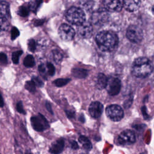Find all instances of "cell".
Returning <instances> with one entry per match:
<instances>
[{"instance_id":"9a60e30c","label":"cell","mask_w":154,"mask_h":154,"mask_svg":"<svg viewBox=\"0 0 154 154\" xmlns=\"http://www.w3.org/2000/svg\"><path fill=\"white\" fill-rule=\"evenodd\" d=\"M123 6L128 11L137 10L141 4V0H123Z\"/></svg>"},{"instance_id":"f1b7e54d","label":"cell","mask_w":154,"mask_h":154,"mask_svg":"<svg viewBox=\"0 0 154 154\" xmlns=\"http://www.w3.org/2000/svg\"><path fill=\"white\" fill-rule=\"evenodd\" d=\"M46 67L48 68V72L50 76H53L55 73V67L51 63H46Z\"/></svg>"},{"instance_id":"6da1fadb","label":"cell","mask_w":154,"mask_h":154,"mask_svg":"<svg viewBox=\"0 0 154 154\" xmlns=\"http://www.w3.org/2000/svg\"><path fill=\"white\" fill-rule=\"evenodd\" d=\"M96 42L99 49L103 51L113 50L118 43L117 35L111 31H103L96 36Z\"/></svg>"},{"instance_id":"3957f363","label":"cell","mask_w":154,"mask_h":154,"mask_svg":"<svg viewBox=\"0 0 154 154\" xmlns=\"http://www.w3.org/2000/svg\"><path fill=\"white\" fill-rule=\"evenodd\" d=\"M66 17L68 22L78 26L85 21V13L78 7H72L69 8L66 13Z\"/></svg>"},{"instance_id":"d6986e66","label":"cell","mask_w":154,"mask_h":154,"mask_svg":"<svg viewBox=\"0 0 154 154\" xmlns=\"http://www.w3.org/2000/svg\"><path fill=\"white\" fill-rule=\"evenodd\" d=\"M79 142L82 145L83 148L89 151L92 149V144L91 143L89 139L84 135H81L78 138Z\"/></svg>"},{"instance_id":"836d02e7","label":"cell","mask_w":154,"mask_h":154,"mask_svg":"<svg viewBox=\"0 0 154 154\" xmlns=\"http://www.w3.org/2000/svg\"><path fill=\"white\" fill-rule=\"evenodd\" d=\"M7 55L2 52L0 53V64H6L7 63Z\"/></svg>"},{"instance_id":"5b68a950","label":"cell","mask_w":154,"mask_h":154,"mask_svg":"<svg viewBox=\"0 0 154 154\" xmlns=\"http://www.w3.org/2000/svg\"><path fill=\"white\" fill-rule=\"evenodd\" d=\"M107 117L114 122H119L122 119L124 116L123 110L117 105H111L106 108Z\"/></svg>"},{"instance_id":"ffe728a7","label":"cell","mask_w":154,"mask_h":154,"mask_svg":"<svg viewBox=\"0 0 154 154\" xmlns=\"http://www.w3.org/2000/svg\"><path fill=\"white\" fill-rule=\"evenodd\" d=\"M0 14L8 17L10 16L9 4L5 1H0Z\"/></svg>"},{"instance_id":"d4e9b609","label":"cell","mask_w":154,"mask_h":154,"mask_svg":"<svg viewBox=\"0 0 154 154\" xmlns=\"http://www.w3.org/2000/svg\"><path fill=\"white\" fill-rule=\"evenodd\" d=\"M35 85L34 84V82L31 80V81H28L26 82L25 85V88L28 90L29 92L31 93H34L35 91Z\"/></svg>"},{"instance_id":"8d00e7d4","label":"cell","mask_w":154,"mask_h":154,"mask_svg":"<svg viewBox=\"0 0 154 154\" xmlns=\"http://www.w3.org/2000/svg\"><path fill=\"white\" fill-rule=\"evenodd\" d=\"M70 147L72 149H74V150H76L79 148V146H78V144L77 143V142L75 140H70Z\"/></svg>"},{"instance_id":"ab89813d","label":"cell","mask_w":154,"mask_h":154,"mask_svg":"<svg viewBox=\"0 0 154 154\" xmlns=\"http://www.w3.org/2000/svg\"><path fill=\"white\" fill-rule=\"evenodd\" d=\"M38 71L40 72V73L41 74H43L45 73V67L44 66V64H42L40 65H39L38 67Z\"/></svg>"},{"instance_id":"d6a6232c","label":"cell","mask_w":154,"mask_h":154,"mask_svg":"<svg viewBox=\"0 0 154 154\" xmlns=\"http://www.w3.org/2000/svg\"><path fill=\"white\" fill-rule=\"evenodd\" d=\"M16 109H17V111L19 113L25 114V110L23 109L22 102L21 101H19V102L17 103V104H16Z\"/></svg>"},{"instance_id":"4316f807","label":"cell","mask_w":154,"mask_h":154,"mask_svg":"<svg viewBox=\"0 0 154 154\" xmlns=\"http://www.w3.org/2000/svg\"><path fill=\"white\" fill-rule=\"evenodd\" d=\"M42 2V0H31L29 4V8L31 10H35L40 3Z\"/></svg>"},{"instance_id":"7bdbcfd3","label":"cell","mask_w":154,"mask_h":154,"mask_svg":"<svg viewBox=\"0 0 154 154\" xmlns=\"http://www.w3.org/2000/svg\"><path fill=\"white\" fill-rule=\"evenodd\" d=\"M25 154H32L31 152H29V151H27L26 152V153Z\"/></svg>"},{"instance_id":"52a82bcc","label":"cell","mask_w":154,"mask_h":154,"mask_svg":"<svg viewBox=\"0 0 154 154\" xmlns=\"http://www.w3.org/2000/svg\"><path fill=\"white\" fill-rule=\"evenodd\" d=\"M108 94L111 96L117 95L121 89V82L117 78L111 77L108 79L106 87Z\"/></svg>"},{"instance_id":"2e32d148","label":"cell","mask_w":154,"mask_h":154,"mask_svg":"<svg viewBox=\"0 0 154 154\" xmlns=\"http://www.w3.org/2000/svg\"><path fill=\"white\" fill-rule=\"evenodd\" d=\"M108 78L103 73H99L97 77L96 87L99 90L105 88L106 86Z\"/></svg>"},{"instance_id":"7402d4cb","label":"cell","mask_w":154,"mask_h":154,"mask_svg":"<svg viewBox=\"0 0 154 154\" xmlns=\"http://www.w3.org/2000/svg\"><path fill=\"white\" fill-rule=\"evenodd\" d=\"M23 64L26 67H32L35 65L34 58L32 55H28L23 60Z\"/></svg>"},{"instance_id":"d590c367","label":"cell","mask_w":154,"mask_h":154,"mask_svg":"<svg viewBox=\"0 0 154 154\" xmlns=\"http://www.w3.org/2000/svg\"><path fill=\"white\" fill-rule=\"evenodd\" d=\"M141 112H142V114H143V117H144V119L147 120V119H148L149 118V116L147 114V109H146V106H142V108H141Z\"/></svg>"},{"instance_id":"7a4b0ae2","label":"cell","mask_w":154,"mask_h":154,"mask_svg":"<svg viewBox=\"0 0 154 154\" xmlns=\"http://www.w3.org/2000/svg\"><path fill=\"white\" fill-rule=\"evenodd\" d=\"M152 63L146 57L137 58L132 64V73L137 78H146L152 73Z\"/></svg>"},{"instance_id":"8fae6325","label":"cell","mask_w":154,"mask_h":154,"mask_svg":"<svg viewBox=\"0 0 154 154\" xmlns=\"http://www.w3.org/2000/svg\"><path fill=\"white\" fill-rule=\"evenodd\" d=\"M78 34L82 38H87L91 37L93 32V28L91 23L85 21L82 24L78 25Z\"/></svg>"},{"instance_id":"cb8c5ba5","label":"cell","mask_w":154,"mask_h":154,"mask_svg":"<svg viewBox=\"0 0 154 154\" xmlns=\"http://www.w3.org/2000/svg\"><path fill=\"white\" fill-rule=\"evenodd\" d=\"M52 56L54 60L56 63H59L61 61L63 58L62 54L58 50H53L52 51Z\"/></svg>"},{"instance_id":"8992f818","label":"cell","mask_w":154,"mask_h":154,"mask_svg":"<svg viewBox=\"0 0 154 154\" xmlns=\"http://www.w3.org/2000/svg\"><path fill=\"white\" fill-rule=\"evenodd\" d=\"M31 123L33 129L38 132H42L49 126L45 116L40 113L38 114V117H32L31 118Z\"/></svg>"},{"instance_id":"f546056e","label":"cell","mask_w":154,"mask_h":154,"mask_svg":"<svg viewBox=\"0 0 154 154\" xmlns=\"http://www.w3.org/2000/svg\"><path fill=\"white\" fill-rule=\"evenodd\" d=\"M31 80L34 82L35 86H37V87H42L43 86V81L38 77L33 76V77H32Z\"/></svg>"},{"instance_id":"4dcf8cb0","label":"cell","mask_w":154,"mask_h":154,"mask_svg":"<svg viewBox=\"0 0 154 154\" xmlns=\"http://www.w3.org/2000/svg\"><path fill=\"white\" fill-rule=\"evenodd\" d=\"M28 49L31 52H34L35 49H36V43L34 41V40L33 39H31L29 40L28 43Z\"/></svg>"},{"instance_id":"5bb4252c","label":"cell","mask_w":154,"mask_h":154,"mask_svg":"<svg viewBox=\"0 0 154 154\" xmlns=\"http://www.w3.org/2000/svg\"><path fill=\"white\" fill-rule=\"evenodd\" d=\"M64 147V141L63 138H59L52 144L49 148V152L52 154H59L62 152Z\"/></svg>"},{"instance_id":"603a6c76","label":"cell","mask_w":154,"mask_h":154,"mask_svg":"<svg viewBox=\"0 0 154 154\" xmlns=\"http://www.w3.org/2000/svg\"><path fill=\"white\" fill-rule=\"evenodd\" d=\"M70 81L71 79L69 78H58L55 79L53 83L56 87H61L67 84Z\"/></svg>"},{"instance_id":"74e56055","label":"cell","mask_w":154,"mask_h":154,"mask_svg":"<svg viewBox=\"0 0 154 154\" xmlns=\"http://www.w3.org/2000/svg\"><path fill=\"white\" fill-rule=\"evenodd\" d=\"M66 112V116H67L68 118L69 119H73L75 117V112L72 111V110H66L65 111Z\"/></svg>"},{"instance_id":"4fadbf2b","label":"cell","mask_w":154,"mask_h":154,"mask_svg":"<svg viewBox=\"0 0 154 154\" xmlns=\"http://www.w3.org/2000/svg\"><path fill=\"white\" fill-rule=\"evenodd\" d=\"M108 17V14L106 12L104 11H96L93 14L91 20L95 25H102L107 20Z\"/></svg>"},{"instance_id":"277c9868","label":"cell","mask_w":154,"mask_h":154,"mask_svg":"<svg viewBox=\"0 0 154 154\" xmlns=\"http://www.w3.org/2000/svg\"><path fill=\"white\" fill-rule=\"evenodd\" d=\"M126 37L131 42L138 43L143 38V32L139 26L135 25H131L127 29Z\"/></svg>"},{"instance_id":"30bf717a","label":"cell","mask_w":154,"mask_h":154,"mask_svg":"<svg viewBox=\"0 0 154 154\" xmlns=\"http://www.w3.org/2000/svg\"><path fill=\"white\" fill-rule=\"evenodd\" d=\"M103 105L100 102L94 101L90 103L88 108V111L92 117L97 119L101 116L103 112Z\"/></svg>"},{"instance_id":"e575fe53","label":"cell","mask_w":154,"mask_h":154,"mask_svg":"<svg viewBox=\"0 0 154 154\" xmlns=\"http://www.w3.org/2000/svg\"><path fill=\"white\" fill-rule=\"evenodd\" d=\"M132 101H133V97L132 96L131 97H129L128 98L127 100H126L125 102H124V103H123V106L125 108H129L132 103Z\"/></svg>"},{"instance_id":"7c38bea8","label":"cell","mask_w":154,"mask_h":154,"mask_svg":"<svg viewBox=\"0 0 154 154\" xmlns=\"http://www.w3.org/2000/svg\"><path fill=\"white\" fill-rule=\"evenodd\" d=\"M104 8L109 11H120L122 5L120 0H103Z\"/></svg>"},{"instance_id":"44dd1931","label":"cell","mask_w":154,"mask_h":154,"mask_svg":"<svg viewBox=\"0 0 154 154\" xmlns=\"http://www.w3.org/2000/svg\"><path fill=\"white\" fill-rule=\"evenodd\" d=\"M9 17L0 14V32L7 30L9 26Z\"/></svg>"},{"instance_id":"ba28073f","label":"cell","mask_w":154,"mask_h":154,"mask_svg":"<svg viewBox=\"0 0 154 154\" xmlns=\"http://www.w3.org/2000/svg\"><path fill=\"white\" fill-rule=\"evenodd\" d=\"M58 34L62 40L70 41L73 38L75 35V31L71 26L63 23L58 29Z\"/></svg>"},{"instance_id":"e0dca14e","label":"cell","mask_w":154,"mask_h":154,"mask_svg":"<svg viewBox=\"0 0 154 154\" xmlns=\"http://www.w3.org/2000/svg\"><path fill=\"white\" fill-rule=\"evenodd\" d=\"M72 75L79 79H83L87 76L88 71L86 69L82 68H75L72 70Z\"/></svg>"},{"instance_id":"ee69618b","label":"cell","mask_w":154,"mask_h":154,"mask_svg":"<svg viewBox=\"0 0 154 154\" xmlns=\"http://www.w3.org/2000/svg\"><path fill=\"white\" fill-rule=\"evenodd\" d=\"M140 154H147V153H140Z\"/></svg>"},{"instance_id":"b9f144b4","label":"cell","mask_w":154,"mask_h":154,"mask_svg":"<svg viewBox=\"0 0 154 154\" xmlns=\"http://www.w3.org/2000/svg\"><path fill=\"white\" fill-rule=\"evenodd\" d=\"M4 106V100L0 94V107H2Z\"/></svg>"},{"instance_id":"83f0119b","label":"cell","mask_w":154,"mask_h":154,"mask_svg":"<svg viewBox=\"0 0 154 154\" xmlns=\"http://www.w3.org/2000/svg\"><path fill=\"white\" fill-rule=\"evenodd\" d=\"M22 51H17L13 52L11 58L14 64H17L19 63V57L22 54Z\"/></svg>"},{"instance_id":"f35d334b","label":"cell","mask_w":154,"mask_h":154,"mask_svg":"<svg viewBox=\"0 0 154 154\" xmlns=\"http://www.w3.org/2000/svg\"><path fill=\"white\" fill-rule=\"evenodd\" d=\"M45 106H46V108L47 110H48L51 114H53L54 113H53V111H52V108H51V106L49 102H48L46 101V103H45Z\"/></svg>"},{"instance_id":"1f68e13d","label":"cell","mask_w":154,"mask_h":154,"mask_svg":"<svg viewBox=\"0 0 154 154\" xmlns=\"http://www.w3.org/2000/svg\"><path fill=\"white\" fill-rule=\"evenodd\" d=\"M19 35V31L18 29L16 27H13L11 30V40H14Z\"/></svg>"},{"instance_id":"484cf974","label":"cell","mask_w":154,"mask_h":154,"mask_svg":"<svg viewBox=\"0 0 154 154\" xmlns=\"http://www.w3.org/2000/svg\"><path fill=\"white\" fill-rule=\"evenodd\" d=\"M17 13L19 15H20V16L22 17H25L26 16H28V13H29V9L27 7L23 5L19 7Z\"/></svg>"},{"instance_id":"60d3db41","label":"cell","mask_w":154,"mask_h":154,"mask_svg":"<svg viewBox=\"0 0 154 154\" xmlns=\"http://www.w3.org/2000/svg\"><path fill=\"white\" fill-rule=\"evenodd\" d=\"M79 120L82 122V123H84L85 122V117L84 116V115L82 114L80 115V116L79 117Z\"/></svg>"},{"instance_id":"9c48e42d","label":"cell","mask_w":154,"mask_h":154,"mask_svg":"<svg viewBox=\"0 0 154 154\" xmlns=\"http://www.w3.org/2000/svg\"><path fill=\"white\" fill-rule=\"evenodd\" d=\"M135 141L134 132L129 129L123 131L119 136L118 142L121 145H130Z\"/></svg>"},{"instance_id":"ac0fdd59","label":"cell","mask_w":154,"mask_h":154,"mask_svg":"<svg viewBox=\"0 0 154 154\" xmlns=\"http://www.w3.org/2000/svg\"><path fill=\"white\" fill-rule=\"evenodd\" d=\"M94 2L93 0H80L79 2V8L82 10L89 11L91 10L94 6Z\"/></svg>"}]
</instances>
